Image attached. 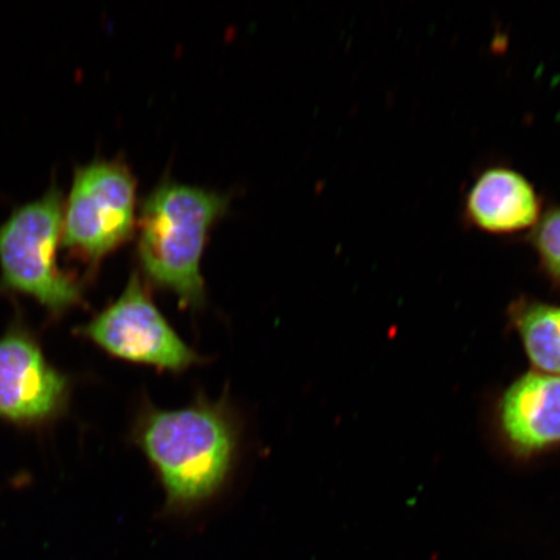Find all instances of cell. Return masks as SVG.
Instances as JSON below:
<instances>
[{"mask_svg": "<svg viewBox=\"0 0 560 560\" xmlns=\"http://www.w3.org/2000/svg\"><path fill=\"white\" fill-rule=\"evenodd\" d=\"M136 441L158 472L171 513H187L226 485L240 429L229 406L199 398L187 408L139 412Z\"/></svg>", "mask_w": 560, "mask_h": 560, "instance_id": "obj_1", "label": "cell"}, {"mask_svg": "<svg viewBox=\"0 0 560 560\" xmlns=\"http://www.w3.org/2000/svg\"><path fill=\"white\" fill-rule=\"evenodd\" d=\"M228 199L180 185H164L144 202L140 217L139 258L153 283L182 304H205L200 272L210 228L225 212Z\"/></svg>", "mask_w": 560, "mask_h": 560, "instance_id": "obj_2", "label": "cell"}, {"mask_svg": "<svg viewBox=\"0 0 560 560\" xmlns=\"http://www.w3.org/2000/svg\"><path fill=\"white\" fill-rule=\"evenodd\" d=\"M62 206L54 184L40 198L13 209L0 225V290L30 296L55 314L82 300L79 280L58 265Z\"/></svg>", "mask_w": 560, "mask_h": 560, "instance_id": "obj_3", "label": "cell"}, {"mask_svg": "<svg viewBox=\"0 0 560 560\" xmlns=\"http://www.w3.org/2000/svg\"><path fill=\"white\" fill-rule=\"evenodd\" d=\"M136 179L117 161L77 167L62 206L61 247L91 266L129 240L136 222Z\"/></svg>", "mask_w": 560, "mask_h": 560, "instance_id": "obj_4", "label": "cell"}, {"mask_svg": "<svg viewBox=\"0 0 560 560\" xmlns=\"http://www.w3.org/2000/svg\"><path fill=\"white\" fill-rule=\"evenodd\" d=\"M82 334L117 359L160 370L179 373L199 361L153 304L137 275L122 295L95 315Z\"/></svg>", "mask_w": 560, "mask_h": 560, "instance_id": "obj_5", "label": "cell"}, {"mask_svg": "<svg viewBox=\"0 0 560 560\" xmlns=\"http://www.w3.org/2000/svg\"><path fill=\"white\" fill-rule=\"evenodd\" d=\"M69 383L21 325L0 338V419L21 427L51 423L67 408Z\"/></svg>", "mask_w": 560, "mask_h": 560, "instance_id": "obj_6", "label": "cell"}, {"mask_svg": "<svg viewBox=\"0 0 560 560\" xmlns=\"http://www.w3.org/2000/svg\"><path fill=\"white\" fill-rule=\"evenodd\" d=\"M541 198L523 174L508 166L482 172L466 196L465 214L476 229L494 235L532 230L541 219Z\"/></svg>", "mask_w": 560, "mask_h": 560, "instance_id": "obj_7", "label": "cell"}, {"mask_svg": "<svg viewBox=\"0 0 560 560\" xmlns=\"http://www.w3.org/2000/svg\"><path fill=\"white\" fill-rule=\"evenodd\" d=\"M500 422L517 453L560 444V376L532 373L517 380L502 397Z\"/></svg>", "mask_w": 560, "mask_h": 560, "instance_id": "obj_8", "label": "cell"}, {"mask_svg": "<svg viewBox=\"0 0 560 560\" xmlns=\"http://www.w3.org/2000/svg\"><path fill=\"white\" fill-rule=\"evenodd\" d=\"M511 319L532 363L560 376V306L520 301L511 310Z\"/></svg>", "mask_w": 560, "mask_h": 560, "instance_id": "obj_9", "label": "cell"}, {"mask_svg": "<svg viewBox=\"0 0 560 560\" xmlns=\"http://www.w3.org/2000/svg\"><path fill=\"white\" fill-rule=\"evenodd\" d=\"M542 269L560 284V207H552L541 215L529 234Z\"/></svg>", "mask_w": 560, "mask_h": 560, "instance_id": "obj_10", "label": "cell"}]
</instances>
